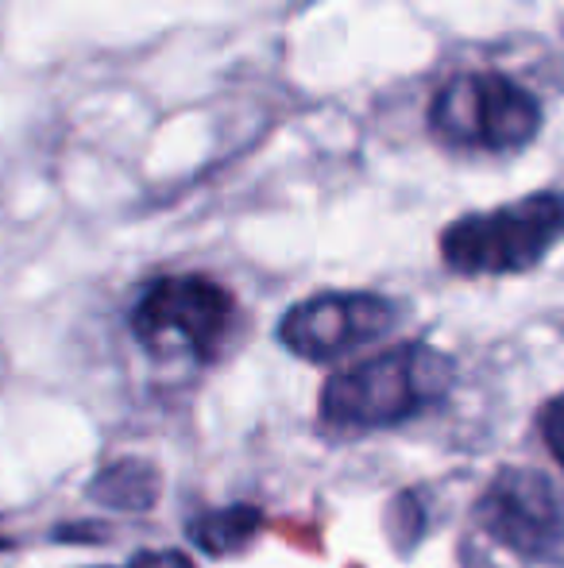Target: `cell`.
<instances>
[{"mask_svg":"<svg viewBox=\"0 0 564 568\" xmlns=\"http://www.w3.org/2000/svg\"><path fill=\"white\" fill-rule=\"evenodd\" d=\"M457 364L425 341H402L337 372L321 390L317 418L337 437L394 429L425 414L452 390Z\"/></svg>","mask_w":564,"mask_h":568,"instance_id":"cell-1","label":"cell"},{"mask_svg":"<svg viewBox=\"0 0 564 568\" xmlns=\"http://www.w3.org/2000/svg\"><path fill=\"white\" fill-rule=\"evenodd\" d=\"M425 128L449 155L514 159L542 140L545 105L506 70H457L429 98Z\"/></svg>","mask_w":564,"mask_h":568,"instance_id":"cell-2","label":"cell"},{"mask_svg":"<svg viewBox=\"0 0 564 568\" xmlns=\"http://www.w3.org/2000/svg\"><path fill=\"white\" fill-rule=\"evenodd\" d=\"M564 244V190H534L452 217L437 236L444 271L460 278H514L537 271Z\"/></svg>","mask_w":564,"mask_h":568,"instance_id":"cell-3","label":"cell"},{"mask_svg":"<svg viewBox=\"0 0 564 568\" xmlns=\"http://www.w3.org/2000/svg\"><path fill=\"white\" fill-rule=\"evenodd\" d=\"M236 325H240L236 294L202 271L151 278L129 314V329L143 352L158 359L186 356L194 364L221 359Z\"/></svg>","mask_w":564,"mask_h":568,"instance_id":"cell-4","label":"cell"},{"mask_svg":"<svg viewBox=\"0 0 564 568\" xmlns=\"http://www.w3.org/2000/svg\"><path fill=\"white\" fill-rule=\"evenodd\" d=\"M475 523L519 561L564 565V503L537 468H499L475 499Z\"/></svg>","mask_w":564,"mask_h":568,"instance_id":"cell-5","label":"cell"},{"mask_svg":"<svg viewBox=\"0 0 564 568\" xmlns=\"http://www.w3.org/2000/svg\"><path fill=\"white\" fill-rule=\"evenodd\" d=\"M399 317L402 306L379 291H321L294 302L279 317L275 337L298 359L329 364L387 337Z\"/></svg>","mask_w":564,"mask_h":568,"instance_id":"cell-6","label":"cell"},{"mask_svg":"<svg viewBox=\"0 0 564 568\" xmlns=\"http://www.w3.org/2000/svg\"><path fill=\"white\" fill-rule=\"evenodd\" d=\"M158 491H163L158 468L143 456H124L109 464L85 487V495L105 510H151L158 503Z\"/></svg>","mask_w":564,"mask_h":568,"instance_id":"cell-7","label":"cell"},{"mask_svg":"<svg viewBox=\"0 0 564 568\" xmlns=\"http://www.w3.org/2000/svg\"><path fill=\"white\" fill-rule=\"evenodd\" d=\"M264 530V510L252 503H233V507L205 510V515L189 518L186 538L202 549L205 557H233L252 546V538Z\"/></svg>","mask_w":564,"mask_h":568,"instance_id":"cell-8","label":"cell"},{"mask_svg":"<svg viewBox=\"0 0 564 568\" xmlns=\"http://www.w3.org/2000/svg\"><path fill=\"white\" fill-rule=\"evenodd\" d=\"M387 534L399 549H414L425 534V510H422V495L418 491H402L394 495V503L387 507Z\"/></svg>","mask_w":564,"mask_h":568,"instance_id":"cell-9","label":"cell"},{"mask_svg":"<svg viewBox=\"0 0 564 568\" xmlns=\"http://www.w3.org/2000/svg\"><path fill=\"white\" fill-rule=\"evenodd\" d=\"M537 434H542L545 449L553 453V460L564 468V390L537 410Z\"/></svg>","mask_w":564,"mask_h":568,"instance_id":"cell-10","label":"cell"},{"mask_svg":"<svg viewBox=\"0 0 564 568\" xmlns=\"http://www.w3.org/2000/svg\"><path fill=\"white\" fill-rule=\"evenodd\" d=\"M129 568H197L182 549H158V554H136Z\"/></svg>","mask_w":564,"mask_h":568,"instance_id":"cell-11","label":"cell"},{"mask_svg":"<svg viewBox=\"0 0 564 568\" xmlns=\"http://www.w3.org/2000/svg\"><path fill=\"white\" fill-rule=\"evenodd\" d=\"M59 541H98V538H109V526H98V523H82V526H59L54 530Z\"/></svg>","mask_w":564,"mask_h":568,"instance_id":"cell-12","label":"cell"},{"mask_svg":"<svg viewBox=\"0 0 564 568\" xmlns=\"http://www.w3.org/2000/svg\"><path fill=\"white\" fill-rule=\"evenodd\" d=\"M16 549V541L12 538H4V534H0V554H12Z\"/></svg>","mask_w":564,"mask_h":568,"instance_id":"cell-13","label":"cell"},{"mask_svg":"<svg viewBox=\"0 0 564 568\" xmlns=\"http://www.w3.org/2000/svg\"><path fill=\"white\" fill-rule=\"evenodd\" d=\"M105 568H109V565H105Z\"/></svg>","mask_w":564,"mask_h":568,"instance_id":"cell-14","label":"cell"}]
</instances>
